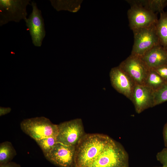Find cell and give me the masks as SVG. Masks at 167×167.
Instances as JSON below:
<instances>
[{"label":"cell","mask_w":167,"mask_h":167,"mask_svg":"<svg viewBox=\"0 0 167 167\" xmlns=\"http://www.w3.org/2000/svg\"><path fill=\"white\" fill-rule=\"evenodd\" d=\"M57 143L75 146L85 134L81 119L77 118L58 125Z\"/></svg>","instance_id":"obj_6"},{"label":"cell","mask_w":167,"mask_h":167,"mask_svg":"<svg viewBox=\"0 0 167 167\" xmlns=\"http://www.w3.org/2000/svg\"><path fill=\"white\" fill-rule=\"evenodd\" d=\"M167 167V166H164V165H163V166H162V167Z\"/></svg>","instance_id":"obj_26"},{"label":"cell","mask_w":167,"mask_h":167,"mask_svg":"<svg viewBox=\"0 0 167 167\" xmlns=\"http://www.w3.org/2000/svg\"><path fill=\"white\" fill-rule=\"evenodd\" d=\"M165 82L167 81V64L153 69Z\"/></svg>","instance_id":"obj_22"},{"label":"cell","mask_w":167,"mask_h":167,"mask_svg":"<svg viewBox=\"0 0 167 167\" xmlns=\"http://www.w3.org/2000/svg\"><path fill=\"white\" fill-rule=\"evenodd\" d=\"M21 129L25 134L35 141L50 136H57L58 125L52 123L44 117L24 119L20 124Z\"/></svg>","instance_id":"obj_3"},{"label":"cell","mask_w":167,"mask_h":167,"mask_svg":"<svg viewBox=\"0 0 167 167\" xmlns=\"http://www.w3.org/2000/svg\"><path fill=\"white\" fill-rule=\"evenodd\" d=\"M163 135L165 144L166 148H167V123L164 127Z\"/></svg>","instance_id":"obj_25"},{"label":"cell","mask_w":167,"mask_h":167,"mask_svg":"<svg viewBox=\"0 0 167 167\" xmlns=\"http://www.w3.org/2000/svg\"><path fill=\"white\" fill-rule=\"evenodd\" d=\"M118 66L135 84L144 85L149 68L140 57L131 54Z\"/></svg>","instance_id":"obj_8"},{"label":"cell","mask_w":167,"mask_h":167,"mask_svg":"<svg viewBox=\"0 0 167 167\" xmlns=\"http://www.w3.org/2000/svg\"><path fill=\"white\" fill-rule=\"evenodd\" d=\"M157 13L140 6L130 5L127 13L130 29L133 31L155 25L158 19Z\"/></svg>","instance_id":"obj_9"},{"label":"cell","mask_w":167,"mask_h":167,"mask_svg":"<svg viewBox=\"0 0 167 167\" xmlns=\"http://www.w3.org/2000/svg\"><path fill=\"white\" fill-rule=\"evenodd\" d=\"M0 167H21V166L19 164L11 161L0 165Z\"/></svg>","instance_id":"obj_23"},{"label":"cell","mask_w":167,"mask_h":167,"mask_svg":"<svg viewBox=\"0 0 167 167\" xmlns=\"http://www.w3.org/2000/svg\"><path fill=\"white\" fill-rule=\"evenodd\" d=\"M16 155V152L10 142L6 141L0 144V165L11 161Z\"/></svg>","instance_id":"obj_16"},{"label":"cell","mask_w":167,"mask_h":167,"mask_svg":"<svg viewBox=\"0 0 167 167\" xmlns=\"http://www.w3.org/2000/svg\"><path fill=\"white\" fill-rule=\"evenodd\" d=\"M109 76L113 87L131 100L135 84L131 78L118 66L111 69Z\"/></svg>","instance_id":"obj_11"},{"label":"cell","mask_w":167,"mask_h":167,"mask_svg":"<svg viewBox=\"0 0 167 167\" xmlns=\"http://www.w3.org/2000/svg\"><path fill=\"white\" fill-rule=\"evenodd\" d=\"M35 141L42 150L45 157L57 143V136H50Z\"/></svg>","instance_id":"obj_18"},{"label":"cell","mask_w":167,"mask_h":167,"mask_svg":"<svg viewBox=\"0 0 167 167\" xmlns=\"http://www.w3.org/2000/svg\"><path fill=\"white\" fill-rule=\"evenodd\" d=\"M30 0H0V26L10 21L18 23L27 18V7Z\"/></svg>","instance_id":"obj_4"},{"label":"cell","mask_w":167,"mask_h":167,"mask_svg":"<svg viewBox=\"0 0 167 167\" xmlns=\"http://www.w3.org/2000/svg\"><path fill=\"white\" fill-rule=\"evenodd\" d=\"M140 57L149 69H154L167 64V49L159 44L153 47Z\"/></svg>","instance_id":"obj_13"},{"label":"cell","mask_w":167,"mask_h":167,"mask_svg":"<svg viewBox=\"0 0 167 167\" xmlns=\"http://www.w3.org/2000/svg\"><path fill=\"white\" fill-rule=\"evenodd\" d=\"M126 1L130 5L140 6L155 13H161L167 6V0H128Z\"/></svg>","instance_id":"obj_14"},{"label":"cell","mask_w":167,"mask_h":167,"mask_svg":"<svg viewBox=\"0 0 167 167\" xmlns=\"http://www.w3.org/2000/svg\"><path fill=\"white\" fill-rule=\"evenodd\" d=\"M155 24L132 31L134 42L131 54L141 57L153 47L160 44Z\"/></svg>","instance_id":"obj_5"},{"label":"cell","mask_w":167,"mask_h":167,"mask_svg":"<svg viewBox=\"0 0 167 167\" xmlns=\"http://www.w3.org/2000/svg\"><path fill=\"white\" fill-rule=\"evenodd\" d=\"M158 161L164 166H167V148L158 152L156 156Z\"/></svg>","instance_id":"obj_21"},{"label":"cell","mask_w":167,"mask_h":167,"mask_svg":"<svg viewBox=\"0 0 167 167\" xmlns=\"http://www.w3.org/2000/svg\"><path fill=\"white\" fill-rule=\"evenodd\" d=\"M11 110V109L9 107H0V116H2L9 113Z\"/></svg>","instance_id":"obj_24"},{"label":"cell","mask_w":167,"mask_h":167,"mask_svg":"<svg viewBox=\"0 0 167 167\" xmlns=\"http://www.w3.org/2000/svg\"><path fill=\"white\" fill-rule=\"evenodd\" d=\"M153 96L154 106L167 101V81L154 91Z\"/></svg>","instance_id":"obj_20"},{"label":"cell","mask_w":167,"mask_h":167,"mask_svg":"<svg viewBox=\"0 0 167 167\" xmlns=\"http://www.w3.org/2000/svg\"><path fill=\"white\" fill-rule=\"evenodd\" d=\"M87 167H129L128 155L121 144L112 139Z\"/></svg>","instance_id":"obj_2"},{"label":"cell","mask_w":167,"mask_h":167,"mask_svg":"<svg viewBox=\"0 0 167 167\" xmlns=\"http://www.w3.org/2000/svg\"><path fill=\"white\" fill-rule=\"evenodd\" d=\"M75 146L57 143L45 157L52 164L60 167H75Z\"/></svg>","instance_id":"obj_10"},{"label":"cell","mask_w":167,"mask_h":167,"mask_svg":"<svg viewBox=\"0 0 167 167\" xmlns=\"http://www.w3.org/2000/svg\"><path fill=\"white\" fill-rule=\"evenodd\" d=\"M31 5L32 8V12L24 21L33 44L39 47L41 46L46 35L44 19L41 11L38 8L36 2L32 1Z\"/></svg>","instance_id":"obj_7"},{"label":"cell","mask_w":167,"mask_h":167,"mask_svg":"<svg viewBox=\"0 0 167 167\" xmlns=\"http://www.w3.org/2000/svg\"><path fill=\"white\" fill-rule=\"evenodd\" d=\"M112 139L102 134H85L75 146V167H87L107 146Z\"/></svg>","instance_id":"obj_1"},{"label":"cell","mask_w":167,"mask_h":167,"mask_svg":"<svg viewBox=\"0 0 167 167\" xmlns=\"http://www.w3.org/2000/svg\"><path fill=\"white\" fill-rule=\"evenodd\" d=\"M153 93L154 91L145 85L135 84L131 100L137 113L154 107Z\"/></svg>","instance_id":"obj_12"},{"label":"cell","mask_w":167,"mask_h":167,"mask_svg":"<svg viewBox=\"0 0 167 167\" xmlns=\"http://www.w3.org/2000/svg\"><path fill=\"white\" fill-rule=\"evenodd\" d=\"M52 6L58 11L67 10L75 12V1L70 0H50Z\"/></svg>","instance_id":"obj_19"},{"label":"cell","mask_w":167,"mask_h":167,"mask_svg":"<svg viewBox=\"0 0 167 167\" xmlns=\"http://www.w3.org/2000/svg\"><path fill=\"white\" fill-rule=\"evenodd\" d=\"M160 14L155 24L156 32L160 45L167 49V11Z\"/></svg>","instance_id":"obj_15"},{"label":"cell","mask_w":167,"mask_h":167,"mask_svg":"<svg viewBox=\"0 0 167 167\" xmlns=\"http://www.w3.org/2000/svg\"><path fill=\"white\" fill-rule=\"evenodd\" d=\"M165 82L154 70L149 69L144 85L154 91L159 88Z\"/></svg>","instance_id":"obj_17"}]
</instances>
